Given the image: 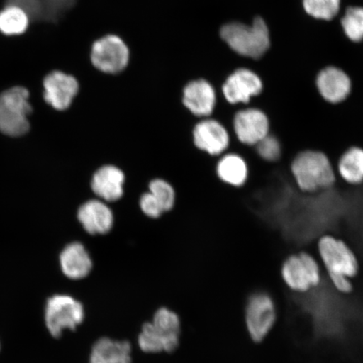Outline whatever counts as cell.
Wrapping results in <instances>:
<instances>
[{
	"instance_id": "1",
	"label": "cell",
	"mask_w": 363,
	"mask_h": 363,
	"mask_svg": "<svg viewBox=\"0 0 363 363\" xmlns=\"http://www.w3.org/2000/svg\"><path fill=\"white\" fill-rule=\"evenodd\" d=\"M317 248L333 287L340 294L352 293L350 279L359 271V262L353 250L343 240L333 235H322Z\"/></svg>"
},
{
	"instance_id": "2",
	"label": "cell",
	"mask_w": 363,
	"mask_h": 363,
	"mask_svg": "<svg viewBox=\"0 0 363 363\" xmlns=\"http://www.w3.org/2000/svg\"><path fill=\"white\" fill-rule=\"evenodd\" d=\"M290 172L298 190L313 194L333 188L337 171L328 154L320 150L306 149L298 152L290 162Z\"/></svg>"
},
{
	"instance_id": "3",
	"label": "cell",
	"mask_w": 363,
	"mask_h": 363,
	"mask_svg": "<svg viewBox=\"0 0 363 363\" xmlns=\"http://www.w3.org/2000/svg\"><path fill=\"white\" fill-rule=\"evenodd\" d=\"M220 38L235 53L240 56L257 59L262 57L270 47L269 30L260 17L248 26L240 22H228L219 30Z\"/></svg>"
},
{
	"instance_id": "4",
	"label": "cell",
	"mask_w": 363,
	"mask_h": 363,
	"mask_svg": "<svg viewBox=\"0 0 363 363\" xmlns=\"http://www.w3.org/2000/svg\"><path fill=\"white\" fill-rule=\"evenodd\" d=\"M180 334L179 315L162 307L156 311L152 322L143 325L138 345L140 350L147 353L172 352L179 347Z\"/></svg>"
},
{
	"instance_id": "5",
	"label": "cell",
	"mask_w": 363,
	"mask_h": 363,
	"mask_svg": "<svg viewBox=\"0 0 363 363\" xmlns=\"http://www.w3.org/2000/svg\"><path fill=\"white\" fill-rule=\"evenodd\" d=\"M30 91L15 86L0 93V131L11 136L24 135L30 129L29 116L33 112Z\"/></svg>"
},
{
	"instance_id": "6",
	"label": "cell",
	"mask_w": 363,
	"mask_h": 363,
	"mask_svg": "<svg viewBox=\"0 0 363 363\" xmlns=\"http://www.w3.org/2000/svg\"><path fill=\"white\" fill-rule=\"evenodd\" d=\"M84 318L83 303L70 295H53L45 305V323L50 334L55 338L62 337L66 330H76Z\"/></svg>"
},
{
	"instance_id": "7",
	"label": "cell",
	"mask_w": 363,
	"mask_h": 363,
	"mask_svg": "<svg viewBox=\"0 0 363 363\" xmlns=\"http://www.w3.org/2000/svg\"><path fill=\"white\" fill-rule=\"evenodd\" d=\"M281 276L290 289L307 293L321 283V270L315 257L306 252L289 255L281 267Z\"/></svg>"
},
{
	"instance_id": "8",
	"label": "cell",
	"mask_w": 363,
	"mask_h": 363,
	"mask_svg": "<svg viewBox=\"0 0 363 363\" xmlns=\"http://www.w3.org/2000/svg\"><path fill=\"white\" fill-rule=\"evenodd\" d=\"M129 60V48L118 35H104L95 40L91 48V63L94 68L104 74H121L128 66Z\"/></svg>"
},
{
	"instance_id": "9",
	"label": "cell",
	"mask_w": 363,
	"mask_h": 363,
	"mask_svg": "<svg viewBox=\"0 0 363 363\" xmlns=\"http://www.w3.org/2000/svg\"><path fill=\"white\" fill-rule=\"evenodd\" d=\"M247 329L254 342L260 343L275 325L277 310L269 293L257 291L250 295L245 311Z\"/></svg>"
},
{
	"instance_id": "10",
	"label": "cell",
	"mask_w": 363,
	"mask_h": 363,
	"mask_svg": "<svg viewBox=\"0 0 363 363\" xmlns=\"http://www.w3.org/2000/svg\"><path fill=\"white\" fill-rule=\"evenodd\" d=\"M43 88L44 102L55 111H65L78 96L80 86L75 77L55 70L45 77Z\"/></svg>"
},
{
	"instance_id": "11",
	"label": "cell",
	"mask_w": 363,
	"mask_h": 363,
	"mask_svg": "<svg viewBox=\"0 0 363 363\" xmlns=\"http://www.w3.org/2000/svg\"><path fill=\"white\" fill-rule=\"evenodd\" d=\"M235 135L244 146L254 147L271 133L269 116L260 108L249 107L235 113L233 121Z\"/></svg>"
},
{
	"instance_id": "12",
	"label": "cell",
	"mask_w": 363,
	"mask_h": 363,
	"mask_svg": "<svg viewBox=\"0 0 363 363\" xmlns=\"http://www.w3.org/2000/svg\"><path fill=\"white\" fill-rule=\"evenodd\" d=\"M221 90L225 101L233 106L247 104L253 97L261 94L263 84L255 72L239 68L227 77Z\"/></svg>"
},
{
	"instance_id": "13",
	"label": "cell",
	"mask_w": 363,
	"mask_h": 363,
	"mask_svg": "<svg viewBox=\"0 0 363 363\" xmlns=\"http://www.w3.org/2000/svg\"><path fill=\"white\" fill-rule=\"evenodd\" d=\"M182 102L194 116L210 117L214 113L217 104L214 85L203 79L189 81L182 92Z\"/></svg>"
},
{
	"instance_id": "14",
	"label": "cell",
	"mask_w": 363,
	"mask_h": 363,
	"mask_svg": "<svg viewBox=\"0 0 363 363\" xmlns=\"http://www.w3.org/2000/svg\"><path fill=\"white\" fill-rule=\"evenodd\" d=\"M194 142L201 151L211 156H220L230 145V135L226 127L219 121L204 118L195 125Z\"/></svg>"
},
{
	"instance_id": "15",
	"label": "cell",
	"mask_w": 363,
	"mask_h": 363,
	"mask_svg": "<svg viewBox=\"0 0 363 363\" xmlns=\"http://www.w3.org/2000/svg\"><path fill=\"white\" fill-rule=\"evenodd\" d=\"M316 87L322 99L331 104L344 102L352 92V82L346 72L337 67L322 70L316 79Z\"/></svg>"
},
{
	"instance_id": "16",
	"label": "cell",
	"mask_w": 363,
	"mask_h": 363,
	"mask_svg": "<svg viewBox=\"0 0 363 363\" xmlns=\"http://www.w3.org/2000/svg\"><path fill=\"white\" fill-rule=\"evenodd\" d=\"M76 2L77 0H6V6L16 4L24 9L30 22H55L70 11Z\"/></svg>"
},
{
	"instance_id": "17",
	"label": "cell",
	"mask_w": 363,
	"mask_h": 363,
	"mask_svg": "<svg viewBox=\"0 0 363 363\" xmlns=\"http://www.w3.org/2000/svg\"><path fill=\"white\" fill-rule=\"evenodd\" d=\"M78 218L84 230L91 235L106 234L113 224L111 208L97 199L84 203L79 208Z\"/></svg>"
},
{
	"instance_id": "18",
	"label": "cell",
	"mask_w": 363,
	"mask_h": 363,
	"mask_svg": "<svg viewBox=\"0 0 363 363\" xmlns=\"http://www.w3.org/2000/svg\"><path fill=\"white\" fill-rule=\"evenodd\" d=\"M125 174L117 167H101L93 176L91 188L98 197L107 202H115L123 195Z\"/></svg>"
},
{
	"instance_id": "19",
	"label": "cell",
	"mask_w": 363,
	"mask_h": 363,
	"mask_svg": "<svg viewBox=\"0 0 363 363\" xmlns=\"http://www.w3.org/2000/svg\"><path fill=\"white\" fill-rule=\"evenodd\" d=\"M60 265L67 278L79 280L90 274L93 269V261L83 244L72 242L63 249L60 255Z\"/></svg>"
},
{
	"instance_id": "20",
	"label": "cell",
	"mask_w": 363,
	"mask_h": 363,
	"mask_svg": "<svg viewBox=\"0 0 363 363\" xmlns=\"http://www.w3.org/2000/svg\"><path fill=\"white\" fill-rule=\"evenodd\" d=\"M89 363H131L130 343L108 337L99 339L91 350Z\"/></svg>"
},
{
	"instance_id": "21",
	"label": "cell",
	"mask_w": 363,
	"mask_h": 363,
	"mask_svg": "<svg viewBox=\"0 0 363 363\" xmlns=\"http://www.w3.org/2000/svg\"><path fill=\"white\" fill-rule=\"evenodd\" d=\"M219 179L235 188H242L247 183L250 174L248 163L238 153H226L216 167Z\"/></svg>"
},
{
	"instance_id": "22",
	"label": "cell",
	"mask_w": 363,
	"mask_h": 363,
	"mask_svg": "<svg viewBox=\"0 0 363 363\" xmlns=\"http://www.w3.org/2000/svg\"><path fill=\"white\" fill-rule=\"evenodd\" d=\"M337 176L345 183L358 186L363 184V147L352 146L340 156L337 167Z\"/></svg>"
},
{
	"instance_id": "23",
	"label": "cell",
	"mask_w": 363,
	"mask_h": 363,
	"mask_svg": "<svg viewBox=\"0 0 363 363\" xmlns=\"http://www.w3.org/2000/svg\"><path fill=\"white\" fill-rule=\"evenodd\" d=\"M28 13L16 4H8L0 11V33L6 36H19L28 30Z\"/></svg>"
},
{
	"instance_id": "24",
	"label": "cell",
	"mask_w": 363,
	"mask_h": 363,
	"mask_svg": "<svg viewBox=\"0 0 363 363\" xmlns=\"http://www.w3.org/2000/svg\"><path fill=\"white\" fill-rule=\"evenodd\" d=\"M345 33L352 42L363 40V7H349L342 20Z\"/></svg>"
},
{
	"instance_id": "25",
	"label": "cell",
	"mask_w": 363,
	"mask_h": 363,
	"mask_svg": "<svg viewBox=\"0 0 363 363\" xmlns=\"http://www.w3.org/2000/svg\"><path fill=\"white\" fill-rule=\"evenodd\" d=\"M340 0H303L308 15L315 19L330 21L340 11Z\"/></svg>"
},
{
	"instance_id": "26",
	"label": "cell",
	"mask_w": 363,
	"mask_h": 363,
	"mask_svg": "<svg viewBox=\"0 0 363 363\" xmlns=\"http://www.w3.org/2000/svg\"><path fill=\"white\" fill-rule=\"evenodd\" d=\"M255 152L262 161L269 163L279 162L283 156V145L278 136L270 133L255 147Z\"/></svg>"
},
{
	"instance_id": "27",
	"label": "cell",
	"mask_w": 363,
	"mask_h": 363,
	"mask_svg": "<svg viewBox=\"0 0 363 363\" xmlns=\"http://www.w3.org/2000/svg\"><path fill=\"white\" fill-rule=\"evenodd\" d=\"M149 192L160 204L163 211H169L174 207L175 203L174 189L165 180H152L149 184Z\"/></svg>"
},
{
	"instance_id": "28",
	"label": "cell",
	"mask_w": 363,
	"mask_h": 363,
	"mask_svg": "<svg viewBox=\"0 0 363 363\" xmlns=\"http://www.w3.org/2000/svg\"><path fill=\"white\" fill-rule=\"evenodd\" d=\"M140 206L145 215L153 218V219L160 217L162 213L164 212L160 204L158 203L156 199L150 192L144 194L140 197Z\"/></svg>"
}]
</instances>
